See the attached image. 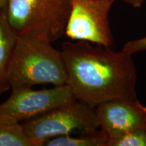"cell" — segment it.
I'll return each mask as SVG.
<instances>
[{
	"label": "cell",
	"mask_w": 146,
	"mask_h": 146,
	"mask_svg": "<svg viewBox=\"0 0 146 146\" xmlns=\"http://www.w3.org/2000/svg\"><path fill=\"white\" fill-rule=\"evenodd\" d=\"M8 0H0V10L6 7Z\"/></svg>",
	"instance_id": "cell-14"
},
{
	"label": "cell",
	"mask_w": 146,
	"mask_h": 146,
	"mask_svg": "<svg viewBox=\"0 0 146 146\" xmlns=\"http://www.w3.org/2000/svg\"><path fill=\"white\" fill-rule=\"evenodd\" d=\"M52 43L40 36H18L8 70L11 89L66 84L62 53L55 49Z\"/></svg>",
	"instance_id": "cell-2"
},
{
	"label": "cell",
	"mask_w": 146,
	"mask_h": 146,
	"mask_svg": "<svg viewBox=\"0 0 146 146\" xmlns=\"http://www.w3.org/2000/svg\"><path fill=\"white\" fill-rule=\"evenodd\" d=\"M22 124L27 134L41 146L50 139L74 131L86 133L100 129L96 107L77 100Z\"/></svg>",
	"instance_id": "cell-4"
},
{
	"label": "cell",
	"mask_w": 146,
	"mask_h": 146,
	"mask_svg": "<svg viewBox=\"0 0 146 146\" xmlns=\"http://www.w3.org/2000/svg\"><path fill=\"white\" fill-rule=\"evenodd\" d=\"M116 0H71L64 35L74 41L111 47L109 13Z\"/></svg>",
	"instance_id": "cell-6"
},
{
	"label": "cell",
	"mask_w": 146,
	"mask_h": 146,
	"mask_svg": "<svg viewBox=\"0 0 146 146\" xmlns=\"http://www.w3.org/2000/svg\"><path fill=\"white\" fill-rule=\"evenodd\" d=\"M107 146H146V125L134 128L117 137L109 139Z\"/></svg>",
	"instance_id": "cell-11"
},
{
	"label": "cell",
	"mask_w": 146,
	"mask_h": 146,
	"mask_svg": "<svg viewBox=\"0 0 146 146\" xmlns=\"http://www.w3.org/2000/svg\"><path fill=\"white\" fill-rule=\"evenodd\" d=\"M108 137L101 129L81 133L78 136L71 135L54 137L45 141L46 146H107Z\"/></svg>",
	"instance_id": "cell-9"
},
{
	"label": "cell",
	"mask_w": 146,
	"mask_h": 146,
	"mask_svg": "<svg viewBox=\"0 0 146 146\" xmlns=\"http://www.w3.org/2000/svg\"><path fill=\"white\" fill-rule=\"evenodd\" d=\"M122 50L131 55L146 50V36L138 39L129 41Z\"/></svg>",
	"instance_id": "cell-12"
},
{
	"label": "cell",
	"mask_w": 146,
	"mask_h": 146,
	"mask_svg": "<svg viewBox=\"0 0 146 146\" xmlns=\"http://www.w3.org/2000/svg\"><path fill=\"white\" fill-rule=\"evenodd\" d=\"M74 100L67 85L41 90L31 87L12 89L10 96L0 104V123H23Z\"/></svg>",
	"instance_id": "cell-5"
},
{
	"label": "cell",
	"mask_w": 146,
	"mask_h": 146,
	"mask_svg": "<svg viewBox=\"0 0 146 146\" xmlns=\"http://www.w3.org/2000/svg\"><path fill=\"white\" fill-rule=\"evenodd\" d=\"M0 146H41L25 132L23 124L0 123Z\"/></svg>",
	"instance_id": "cell-10"
},
{
	"label": "cell",
	"mask_w": 146,
	"mask_h": 146,
	"mask_svg": "<svg viewBox=\"0 0 146 146\" xmlns=\"http://www.w3.org/2000/svg\"><path fill=\"white\" fill-rule=\"evenodd\" d=\"M70 1L8 0L7 19L18 36H40L53 43L64 34Z\"/></svg>",
	"instance_id": "cell-3"
},
{
	"label": "cell",
	"mask_w": 146,
	"mask_h": 146,
	"mask_svg": "<svg viewBox=\"0 0 146 146\" xmlns=\"http://www.w3.org/2000/svg\"><path fill=\"white\" fill-rule=\"evenodd\" d=\"M135 8H140L145 3V0H121Z\"/></svg>",
	"instance_id": "cell-13"
},
{
	"label": "cell",
	"mask_w": 146,
	"mask_h": 146,
	"mask_svg": "<svg viewBox=\"0 0 146 146\" xmlns=\"http://www.w3.org/2000/svg\"><path fill=\"white\" fill-rule=\"evenodd\" d=\"M18 38L7 19L5 7L0 10V94L11 89L8 70Z\"/></svg>",
	"instance_id": "cell-8"
},
{
	"label": "cell",
	"mask_w": 146,
	"mask_h": 146,
	"mask_svg": "<svg viewBox=\"0 0 146 146\" xmlns=\"http://www.w3.org/2000/svg\"><path fill=\"white\" fill-rule=\"evenodd\" d=\"M100 128L109 139L117 137L134 128L146 125V106L137 100L120 99L96 107Z\"/></svg>",
	"instance_id": "cell-7"
},
{
	"label": "cell",
	"mask_w": 146,
	"mask_h": 146,
	"mask_svg": "<svg viewBox=\"0 0 146 146\" xmlns=\"http://www.w3.org/2000/svg\"><path fill=\"white\" fill-rule=\"evenodd\" d=\"M61 51L66 85L76 100L96 107L115 100L137 98L133 55L86 41H65Z\"/></svg>",
	"instance_id": "cell-1"
}]
</instances>
